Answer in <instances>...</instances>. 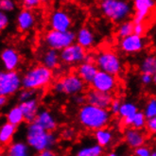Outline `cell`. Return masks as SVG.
Instances as JSON below:
<instances>
[{"label": "cell", "mask_w": 156, "mask_h": 156, "mask_svg": "<svg viewBox=\"0 0 156 156\" xmlns=\"http://www.w3.org/2000/svg\"><path fill=\"white\" fill-rule=\"evenodd\" d=\"M77 119L79 124L84 130L94 133L101 128L108 127L112 122L113 115L109 109L99 108L86 103L79 107Z\"/></svg>", "instance_id": "cell-1"}, {"label": "cell", "mask_w": 156, "mask_h": 156, "mask_svg": "<svg viewBox=\"0 0 156 156\" xmlns=\"http://www.w3.org/2000/svg\"><path fill=\"white\" fill-rule=\"evenodd\" d=\"M25 139L32 151L36 153L53 150L58 144V135L44 131L36 122L27 123L25 130Z\"/></svg>", "instance_id": "cell-2"}, {"label": "cell", "mask_w": 156, "mask_h": 156, "mask_svg": "<svg viewBox=\"0 0 156 156\" xmlns=\"http://www.w3.org/2000/svg\"><path fill=\"white\" fill-rule=\"evenodd\" d=\"M53 80V70L48 69L43 65H35L24 72L22 75V84L25 89L38 91L50 85Z\"/></svg>", "instance_id": "cell-3"}, {"label": "cell", "mask_w": 156, "mask_h": 156, "mask_svg": "<svg viewBox=\"0 0 156 156\" xmlns=\"http://www.w3.org/2000/svg\"><path fill=\"white\" fill-rule=\"evenodd\" d=\"M99 9L106 19L113 23L120 24L133 14V2L130 0H107L100 2Z\"/></svg>", "instance_id": "cell-4"}, {"label": "cell", "mask_w": 156, "mask_h": 156, "mask_svg": "<svg viewBox=\"0 0 156 156\" xmlns=\"http://www.w3.org/2000/svg\"><path fill=\"white\" fill-rule=\"evenodd\" d=\"M86 83L82 80L76 72L63 75L58 80L54 81L51 90L55 95H65L73 97L82 94L85 91Z\"/></svg>", "instance_id": "cell-5"}, {"label": "cell", "mask_w": 156, "mask_h": 156, "mask_svg": "<svg viewBox=\"0 0 156 156\" xmlns=\"http://www.w3.org/2000/svg\"><path fill=\"white\" fill-rule=\"evenodd\" d=\"M95 63L100 71L113 76L120 75L124 70V63L120 56L112 49H102L95 54Z\"/></svg>", "instance_id": "cell-6"}, {"label": "cell", "mask_w": 156, "mask_h": 156, "mask_svg": "<svg viewBox=\"0 0 156 156\" xmlns=\"http://www.w3.org/2000/svg\"><path fill=\"white\" fill-rule=\"evenodd\" d=\"M43 42L48 48L62 51L76 43V32L73 30L58 31L49 30L44 34Z\"/></svg>", "instance_id": "cell-7"}, {"label": "cell", "mask_w": 156, "mask_h": 156, "mask_svg": "<svg viewBox=\"0 0 156 156\" xmlns=\"http://www.w3.org/2000/svg\"><path fill=\"white\" fill-rule=\"evenodd\" d=\"M23 89L22 75L17 71L3 70L0 73V96L11 98Z\"/></svg>", "instance_id": "cell-8"}, {"label": "cell", "mask_w": 156, "mask_h": 156, "mask_svg": "<svg viewBox=\"0 0 156 156\" xmlns=\"http://www.w3.org/2000/svg\"><path fill=\"white\" fill-rule=\"evenodd\" d=\"M87 50L77 43L69 45L66 48L60 51L61 62L66 66H79L85 62L87 56Z\"/></svg>", "instance_id": "cell-9"}, {"label": "cell", "mask_w": 156, "mask_h": 156, "mask_svg": "<svg viewBox=\"0 0 156 156\" xmlns=\"http://www.w3.org/2000/svg\"><path fill=\"white\" fill-rule=\"evenodd\" d=\"M147 44L148 42L144 36H139L133 33L119 40L118 48L124 54L134 55L142 52L147 48Z\"/></svg>", "instance_id": "cell-10"}, {"label": "cell", "mask_w": 156, "mask_h": 156, "mask_svg": "<svg viewBox=\"0 0 156 156\" xmlns=\"http://www.w3.org/2000/svg\"><path fill=\"white\" fill-rule=\"evenodd\" d=\"M73 25L70 14L62 9H56L49 13L48 26L50 30L58 31H68L71 30Z\"/></svg>", "instance_id": "cell-11"}, {"label": "cell", "mask_w": 156, "mask_h": 156, "mask_svg": "<svg viewBox=\"0 0 156 156\" xmlns=\"http://www.w3.org/2000/svg\"><path fill=\"white\" fill-rule=\"evenodd\" d=\"M90 85L91 88L97 91L106 94H113L118 86V80L115 76L99 70Z\"/></svg>", "instance_id": "cell-12"}, {"label": "cell", "mask_w": 156, "mask_h": 156, "mask_svg": "<svg viewBox=\"0 0 156 156\" xmlns=\"http://www.w3.org/2000/svg\"><path fill=\"white\" fill-rule=\"evenodd\" d=\"M155 4V0H133V22L134 24L144 23L147 18L151 15Z\"/></svg>", "instance_id": "cell-13"}, {"label": "cell", "mask_w": 156, "mask_h": 156, "mask_svg": "<svg viewBox=\"0 0 156 156\" xmlns=\"http://www.w3.org/2000/svg\"><path fill=\"white\" fill-rule=\"evenodd\" d=\"M2 66L6 71H16L21 63V55L12 47H6L2 49L1 55Z\"/></svg>", "instance_id": "cell-14"}, {"label": "cell", "mask_w": 156, "mask_h": 156, "mask_svg": "<svg viewBox=\"0 0 156 156\" xmlns=\"http://www.w3.org/2000/svg\"><path fill=\"white\" fill-rule=\"evenodd\" d=\"M36 25V15L32 10L23 8L16 15V27L19 31L27 32Z\"/></svg>", "instance_id": "cell-15"}, {"label": "cell", "mask_w": 156, "mask_h": 156, "mask_svg": "<svg viewBox=\"0 0 156 156\" xmlns=\"http://www.w3.org/2000/svg\"><path fill=\"white\" fill-rule=\"evenodd\" d=\"M123 140L130 149L135 150L146 144L147 137L143 130L125 128L123 131Z\"/></svg>", "instance_id": "cell-16"}, {"label": "cell", "mask_w": 156, "mask_h": 156, "mask_svg": "<svg viewBox=\"0 0 156 156\" xmlns=\"http://www.w3.org/2000/svg\"><path fill=\"white\" fill-rule=\"evenodd\" d=\"M85 95L87 103L103 109H109L114 99L112 94L102 93V92L97 91L93 88L87 90Z\"/></svg>", "instance_id": "cell-17"}, {"label": "cell", "mask_w": 156, "mask_h": 156, "mask_svg": "<svg viewBox=\"0 0 156 156\" xmlns=\"http://www.w3.org/2000/svg\"><path fill=\"white\" fill-rule=\"evenodd\" d=\"M34 122L37 123L44 131L50 133H55L59 127L56 116L48 109H41Z\"/></svg>", "instance_id": "cell-18"}, {"label": "cell", "mask_w": 156, "mask_h": 156, "mask_svg": "<svg viewBox=\"0 0 156 156\" xmlns=\"http://www.w3.org/2000/svg\"><path fill=\"white\" fill-rule=\"evenodd\" d=\"M96 35L88 26H82L76 32V43L84 49H91L96 44Z\"/></svg>", "instance_id": "cell-19"}, {"label": "cell", "mask_w": 156, "mask_h": 156, "mask_svg": "<svg viewBox=\"0 0 156 156\" xmlns=\"http://www.w3.org/2000/svg\"><path fill=\"white\" fill-rule=\"evenodd\" d=\"M98 71L99 69L94 62H83L76 67L75 72L86 84H91Z\"/></svg>", "instance_id": "cell-20"}, {"label": "cell", "mask_w": 156, "mask_h": 156, "mask_svg": "<svg viewBox=\"0 0 156 156\" xmlns=\"http://www.w3.org/2000/svg\"><path fill=\"white\" fill-rule=\"evenodd\" d=\"M93 137L96 143L102 148L107 149L112 147L115 142V133L112 128L105 127L93 133Z\"/></svg>", "instance_id": "cell-21"}, {"label": "cell", "mask_w": 156, "mask_h": 156, "mask_svg": "<svg viewBox=\"0 0 156 156\" xmlns=\"http://www.w3.org/2000/svg\"><path fill=\"white\" fill-rule=\"evenodd\" d=\"M19 106L25 116V121L27 123H32L35 121L40 112V102L37 97H35L27 101L19 103Z\"/></svg>", "instance_id": "cell-22"}, {"label": "cell", "mask_w": 156, "mask_h": 156, "mask_svg": "<svg viewBox=\"0 0 156 156\" xmlns=\"http://www.w3.org/2000/svg\"><path fill=\"white\" fill-rule=\"evenodd\" d=\"M32 150L26 141H12L7 146L4 156H31Z\"/></svg>", "instance_id": "cell-23"}, {"label": "cell", "mask_w": 156, "mask_h": 156, "mask_svg": "<svg viewBox=\"0 0 156 156\" xmlns=\"http://www.w3.org/2000/svg\"><path fill=\"white\" fill-rule=\"evenodd\" d=\"M40 62L41 65L48 67L50 70L57 69L60 66V63L62 62L60 57V51L48 48L42 53L40 57Z\"/></svg>", "instance_id": "cell-24"}, {"label": "cell", "mask_w": 156, "mask_h": 156, "mask_svg": "<svg viewBox=\"0 0 156 156\" xmlns=\"http://www.w3.org/2000/svg\"><path fill=\"white\" fill-rule=\"evenodd\" d=\"M147 121H148V118L146 117L143 111H138L133 116L123 119L122 124L126 128H133V129L137 130H143L146 129Z\"/></svg>", "instance_id": "cell-25"}, {"label": "cell", "mask_w": 156, "mask_h": 156, "mask_svg": "<svg viewBox=\"0 0 156 156\" xmlns=\"http://www.w3.org/2000/svg\"><path fill=\"white\" fill-rule=\"evenodd\" d=\"M138 69L141 74H150L154 76L156 74V54H147L141 59Z\"/></svg>", "instance_id": "cell-26"}, {"label": "cell", "mask_w": 156, "mask_h": 156, "mask_svg": "<svg viewBox=\"0 0 156 156\" xmlns=\"http://www.w3.org/2000/svg\"><path fill=\"white\" fill-rule=\"evenodd\" d=\"M5 118H6V122L11 123L16 127H19L24 122H26L24 114L19 105L12 106L9 109L5 115Z\"/></svg>", "instance_id": "cell-27"}, {"label": "cell", "mask_w": 156, "mask_h": 156, "mask_svg": "<svg viewBox=\"0 0 156 156\" xmlns=\"http://www.w3.org/2000/svg\"><path fill=\"white\" fill-rule=\"evenodd\" d=\"M16 131H17L16 126L9 122L3 123L1 128H0V143H1V145L4 146L10 145L13 140Z\"/></svg>", "instance_id": "cell-28"}, {"label": "cell", "mask_w": 156, "mask_h": 156, "mask_svg": "<svg viewBox=\"0 0 156 156\" xmlns=\"http://www.w3.org/2000/svg\"><path fill=\"white\" fill-rule=\"evenodd\" d=\"M104 148L94 144H85L80 146L76 151V156H102L104 154Z\"/></svg>", "instance_id": "cell-29"}, {"label": "cell", "mask_w": 156, "mask_h": 156, "mask_svg": "<svg viewBox=\"0 0 156 156\" xmlns=\"http://www.w3.org/2000/svg\"><path fill=\"white\" fill-rule=\"evenodd\" d=\"M138 111H139L138 106H137V104L135 102L131 101V100H124V101H122V103H121V107H120V110H119L118 116L121 118V120H123L125 118L133 116Z\"/></svg>", "instance_id": "cell-30"}, {"label": "cell", "mask_w": 156, "mask_h": 156, "mask_svg": "<svg viewBox=\"0 0 156 156\" xmlns=\"http://www.w3.org/2000/svg\"><path fill=\"white\" fill-rule=\"evenodd\" d=\"M133 26L134 24L133 20H126L120 24H118L116 27V31H115L116 37L120 40L133 34Z\"/></svg>", "instance_id": "cell-31"}, {"label": "cell", "mask_w": 156, "mask_h": 156, "mask_svg": "<svg viewBox=\"0 0 156 156\" xmlns=\"http://www.w3.org/2000/svg\"><path fill=\"white\" fill-rule=\"evenodd\" d=\"M143 113L148 119L156 116V97H151L147 99L143 108Z\"/></svg>", "instance_id": "cell-32"}, {"label": "cell", "mask_w": 156, "mask_h": 156, "mask_svg": "<svg viewBox=\"0 0 156 156\" xmlns=\"http://www.w3.org/2000/svg\"><path fill=\"white\" fill-rule=\"evenodd\" d=\"M35 97H36V91L23 88L19 93L17 94V100L19 103H22V102L27 101V100H30Z\"/></svg>", "instance_id": "cell-33"}, {"label": "cell", "mask_w": 156, "mask_h": 156, "mask_svg": "<svg viewBox=\"0 0 156 156\" xmlns=\"http://www.w3.org/2000/svg\"><path fill=\"white\" fill-rule=\"evenodd\" d=\"M16 7V0H0V10L3 12H12L15 11Z\"/></svg>", "instance_id": "cell-34"}, {"label": "cell", "mask_w": 156, "mask_h": 156, "mask_svg": "<svg viewBox=\"0 0 156 156\" xmlns=\"http://www.w3.org/2000/svg\"><path fill=\"white\" fill-rule=\"evenodd\" d=\"M77 135V132L73 127H66L61 132V137L62 139L70 141L73 140Z\"/></svg>", "instance_id": "cell-35"}, {"label": "cell", "mask_w": 156, "mask_h": 156, "mask_svg": "<svg viewBox=\"0 0 156 156\" xmlns=\"http://www.w3.org/2000/svg\"><path fill=\"white\" fill-rule=\"evenodd\" d=\"M20 1L23 8L30 9V10H34L43 3L42 0H20Z\"/></svg>", "instance_id": "cell-36"}, {"label": "cell", "mask_w": 156, "mask_h": 156, "mask_svg": "<svg viewBox=\"0 0 156 156\" xmlns=\"http://www.w3.org/2000/svg\"><path fill=\"white\" fill-rule=\"evenodd\" d=\"M151 152L152 151L150 147L144 145L133 150V156H151Z\"/></svg>", "instance_id": "cell-37"}, {"label": "cell", "mask_w": 156, "mask_h": 156, "mask_svg": "<svg viewBox=\"0 0 156 156\" xmlns=\"http://www.w3.org/2000/svg\"><path fill=\"white\" fill-rule=\"evenodd\" d=\"M71 99H72V102L74 103L76 106H82L87 103V99H86V95L85 94H79V95H76V96H73L71 97Z\"/></svg>", "instance_id": "cell-38"}, {"label": "cell", "mask_w": 156, "mask_h": 156, "mask_svg": "<svg viewBox=\"0 0 156 156\" xmlns=\"http://www.w3.org/2000/svg\"><path fill=\"white\" fill-rule=\"evenodd\" d=\"M121 103H122V101L119 98H114L113 99L111 106H110V108H109V111L112 113V115H118L119 110H120V107H121Z\"/></svg>", "instance_id": "cell-39"}, {"label": "cell", "mask_w": 156, "mask_h": 156, "mask_svg": "<svg viewBox=\"0 0 156 156\" xmlns=\"http://www.w3.org/2000/svg\"><path fill=\"white\" fill-rule=\"evenodd\" d=\"M9 25H10V17H9L8 13L1 12H0V30H6Z\"/></svg>", "instance_id": "cell-40"}, {"label": "cell", "mask_w": 156, "mask_h": 156, "mask_svg": "<svg viewBox=\"0 0 156 156\" xmlns=\"http://www.w3.org/2000/svg\"><path fill=\"white\" fill-rule=\"evenodd\" d=\"M146 130L148 133L156 135V116L148 119V121H147Z\"/></svg>", "instance_id": "cell-41"}, {"label": "cell", "mask_w": 156, "mask_h": 156, "mask_svg": "<svg viewBox=\"0 0 156 156\" xmlns=\"http://www.w3.org/2000/svg\"><path fill=\"white\" fill-rule=\"evenodd\" d=\"M139 80L143 86H150L153 84V76L150 74H141L139 77Z\"/></svg>", "instance_id": "cell-42"}, {"label": "cell", "mask_w": 156, "mask_h": 156, "mask_svg": "<svg viewBox=\"0 0 156 156\" xmlns=\"http://www.w3.org/2000/svg\"><path fill=\"white\" fill-rule=\"evenodd\" d=\"M146 30H147V27H146L145 23H137V24H134L133 26V33L136 35L144 36V34L146 33Z\"/></svg>", "instance_id": "cell-43"}, {"label": "cell", "mask_w": 156, "mask_h": 156, "mask_svg": "<svg viewBox=\"0 0 156 156\" xmlns=\"http://www.w3.org/2000/svg\"><path fill=\"white\" fill-rule=\"evenodd\" d=\"M34 156H57V154L53 150H48V151H44L36 153Z\"/></svg>", "instance_id": "cell-44"}, {"label": "cell", "mask_w": 156, "mask_h": 156, "mask_svg": "<svg viewBox=\"0 0 156 156\" xmlns=\"http://www.w3.org/2000/svg\"><path fill=\"white\" fill-rule=\"evenodd\" d=\"M8 102V98L6 97H0V106L4 107Z\"/></svg>", "instance_id": "cell-45"}, {"label": "cell", "mask_w": 156, "mask_h": 156, "mask_svg": "<svg viewBox=\"0 0 156 156\" xmlns=\"http://www.w3.org/2000/svg\"><path fill=\"white\" fill-rule=\"evenodd\" d=\"M104 156H122V155L119 152H117V151H109L108 153H106Z\"/></svg>", "instance_id": "cell-46"}, {"label": "cell", "mask_w": 156, "mask_h": 156, "mask_svg": "<svg viewBox=\"0 0 156 156\" xmlns=\"http://www.w3.org/2000/svg\"><path fill=\"white\" fill-rule=\"evenodd\" d=\"M153 85L156 87V74L153 76Z\"/></svg>", "instance_id": "cell-47"}, {"label": "cell", "mask_w": 156, "mask_h": 156, "mask_svg": "<svg viewBox=\"0 0 156 156\" xmlns=\"http://www.w3.org/2000/svg\"><path fill=\"white\" fill-rule=\"evenodd\" d=\"M151 156H156V151H152V152H151Z\"/></svg>", "instance_id": "cell-48"}, {"label": "cell", "mask_w": 156, "mask_h": 156, "mask_svg": "<svg viewBox=\"0 0 156 156\" xmlns=\"http://www.w3.org/2000/svg\"><path fill=\"white\" fill-rule=\"evenodd\" d=\"M48 0H42V2H43V3H44V2H48Z\"/></svg>", "instance_id": "cell-49"}, {"label": "cell", "mask_w": 156, "mask_h": 156, "mask_svg": "<svg viewBox=\"0 0 156 156\" xmlns=\"http://www.w3.org/2000/svg\"><path fill=\"white\" fill-rule=\"evenodd\" d=\"M154 32H155V34H156V25H155V27H154Z\"/></svg>", "instance_id": "cell-50"}, {"label": "cell", "mask_w": 156, "mask_h": 156, "mask_svg": "<svg viewBox=\"0 0 156 156\" xmlns=\"http://www.w3.org/2000/svg\"><path fill=\"white\" fill-rule=\"evenodd\" d=\"M103 1H107V0H100V2H103Z\"/></svg>", "instance_id": "cell-51"}, {"label": "cell", "mask_w": 156, "mask_h": 156, "mask_svg": "<svg viewBox=\"0 0 156 156\" xmlns=\"http://www.w3.org/2000/svg\"></svg>", "instance_id": "cell-52"}]
</instances>
